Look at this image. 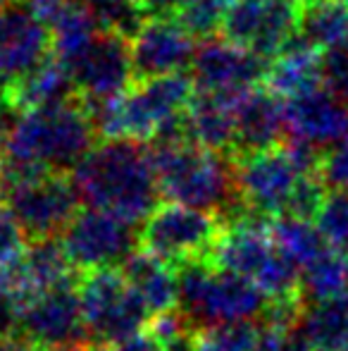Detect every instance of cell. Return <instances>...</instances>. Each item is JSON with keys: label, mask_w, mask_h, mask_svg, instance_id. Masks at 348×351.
Instances as JSON below:
<instances>
[{"label": "cell", "mask_w": 348, "mask_h": 351, "mask_svg": "<svg viewBox=\"0 0 348 351\" xmlns=\"http://www.w3.org/2000/svg\"><path fill=\"white\" fill-rule=\"evenodd\" d=\"M98 132L81 98L51 108L24 110L0 153V189L41 175H67L96 146Z\"/></svg>", "instance_id": "obj_1"}, {"label": "cell", "mask_w": 348, "mask_h": 351, "mask_svg": "<svg viewBox=\"0 0 348 351\" xmlns=\"http://www.w3.org/2000/svg\"><path fill=\"white\" fill-rule=\"evenodd\" d=\"M70 177L84 208L110 213L129 225L146 222L160 206L158 177L144 143L98 141Z\"/></svg>", "instance_id": "obj_2"}, {"label": "cell", "mask_w": 348, "mask_h": 351, "mask_svg": "<svg viewBox=\"0 0 348 351\" xmlns=\"http://www.w3.org/2000/svg\"><path fill=\"white\" fill-rule=\"evenodd\" d=\"M148 151L160 196H165L168 204L217 215L224 225L248 213L237 194L232 156L200 148L186 136L158 141Z\"/></svg>", "instance_id": "obj_3"}, {"label": "cell", "mask_w": 348, "mask_h": 351, "mask_svg": "<svg viewBox=\"0 0 348 351\" xmlns=\"http://www.w3.org/2000/svg\"><path fill=\"white\" fill-rule=\"evenodd\" d=\"M193 98L191 77L174 74L136 82L120 98L88 110L103 141L158 143L184 136V117Z\"/></svg>", "instance_id": "obj_4"}, {"label": "cell", "mask_w": 348, "mask_h": 351, "mask_svg": "<svg viewBox=\"0 0 348 351\" xmlns=\"http://www.w3.org/2000/svg\"><path fill=\"white\" fill-rule=\"evenodd\" d=\"M179 280V304L176 308L186 315L198 332L227 323L260 320L267 296L260 287L239 275L217 270L210 261H193L176 268Z\"/></svg>", "instance_id": "obj_5"}, {"label": "cell", "mask_w": 348, "mask_h": 351, "mask_svg": "<svg viewBox=\"0 0 348 351\" xmlns=\"http://www.w3.org/2000/svg\"><path fill=\"white\" fill-rule=\"evenodd\" d=\"M79 299L86 339L96 351L144 332V328H148L153 318L120 268L93 270L81 275Z\"/></svg>", "instance_id": "obj_6"}, {"label": "cell", "mask_w": 348, "mask_h": 351, "mask_svg": "<svg viewBox=\"0 0 348 351\" xmlns=\"http://www.w3.org/2000/svg\"><path fill=\"white\" fill-rule=\"evenodd\" d=\"M232 160L237 172L239 201L248 213L260 215L265 220H277L286 215L298 182L306 175H317V172H308L306 162L301 160L291 141H284L260 153H251V156L232 158Z\"/></svg>", "instance_id": "obj_7"}, {"label": "cell", "mask_w": 348, "mask_h": 351, "mask_svg": "<svg viewBox=\"0 0 348 351\" xmlns=\"http://www.w3.org/2000/svg\"><path fill=\"white\" fill-rule=\"evenodd\" d=\"M224 222L210 213L179 204H160L139 230V249L181 268L193 261H210Z\"/></svg>", "instance_id": "obj_8"}, {"label": "cell", "mask_w": 348, "mask_h": 351, "mask_svg": "<svg viewBox=\"0 0 348 351\" xmlns=\"http://www.w3.org/2000/svg\"><path fill=\"white\" fill-rule=\"evenodd\" d=\"M298 0H229L222 38L272 62L301 36Z\"/></svg>", "instance_id": "obj_9"}, {"label": "cell", "mask_w": 348, "mask_h": 351, "mask_svg": "<svg viewBox=\"0 0 348 351\" xmlns=\"http://www.w3.org/2000/svg\"><path fill=\"white\" fill-rule=\"evenodd\" d=\"M60 244L79 275L124 265L139 251L136 225L110 213L81 208L60 237Z\"/></svg>", "instance_id": "obj_10"}, {"label": "cell", "mask_w": 348, "mask_h": 351, "mask_svg": "<svg viewBox=\"0 0 348 351\" xmlns=\"http://www.w3.org/2000/svg\"><path fill=\"white\" fill-rule=\"evenodd\" d=\"M62 62L75 82L77 96L88 108L115 101L136 84L129 38L117 34L98 32L79 53Z\"/></svg>", "instance_id": "obj_11"}, {"label": "cell", "mask_w": 348, "mask_h": 351, "mask_svg": "<svg viewBox=\"0 0 348 351\" xmlns=\"http://www.w3.org/2000/svg\"><path fill=\"white\" fill-rule=\"evenodd\" d=\"M5 204L29 241L60 239L81 210L72 177L55 172L14 184L5 191Z\"/></svg>", "instance_id": "obj_12"}, {"label": "cell", "mask_w": 348, "mask_h": 351, "mask_svg": "<svg viewBox=\"0 0 348 351\" xmlns=\"http://www.w3.org/2000/svg\"><path fill=\"white\" fill-rule=\"evenodd\" d=\"M53 58V38L27 0L0 5V93L12 96Z\"/></svg>", "instance_id": "obj_13"}, {"label": "cell", "mask_w": 348, "mask_h": 351, "mask_svg": "<svg viewBox=\"0 0 348 351\" xmlns=\"http://www.w3.org/2000/svg\"><path fill=\"white\" fill-rule=\"evenodd\" d=\"M269 62L256 53L222 36L208 38L198 46L191 65V82L198 93L239 98L265 82Z\"/></svg>", "instance_id": "obj_14"}, {"label": "cell", "mask_w": 348, "mask_h": 351, "mask_svg": "<svg viewBox=\"0 0 348 351\" xmlns=\"http://www.w3.org/2000/svg\"><path fill=\"white\" fill-rule=\"evenodd\" d=\"M17 332L27 335L29 339H34L48 351L67 347V344L88 342L84 313H81L79 282L72 280L19 306Z\"/></svg>", "instance_id": "obj_15"}, {"label": "cell", "mask_w": 348, "mask_h": 351, "mask_svg": "<svg viewBox=\"0 0 348 351\" xmlns=\"http://www.w3.org/2000/svg\"><path fill=\"white\" fill-rule=\"evenodd\" d=\"M136 82L174 77L191 70L196 58V38L174 14L148 17L129 38Z\"/></svg>", "instance_id": "obj_16"}, {"label": "cell", "mask_w": 348, "mask_h": 351, "mask_svg": "<svg viewBox=\"0 0 348 351\" xmlns=\"http://www.w3.org/2000/svg\"><path fill=\"white\" fill-rule=\"evenodd\" d=\"M286 141L330 151L348 136V101L327 88H315L284 103Z\"/></svg>", "instance_id": "obj_17"}, {"label": "cell", "mask_w": 348, "mask_h": 351, "mask_svg": "<svg viewBox=\"0 0 348 351\" xmlns=\"http://www.w3.org/2000/svg\"><path fill=\"white\" fill-rule=\"evenodd\" d=\"M286 141L284 101L269 88L256 86L234 101L232 158L251 156Z\"/></svg>", "instance_id": "obj_18"}, {"label": "cell", "mask_w": 348, "mask_h": 351, "mask_svg": "<svg viewBox=\"0 0 348 351\" xmlns=\"http://www.w3.org/2000/svg\"><path fill=\"white\" fill-rule=\"evenodd\" d=\"M53 38V56L67 60L96 36L98 29L86 0H27Z\"/></svg>", "instance_id": "obj_19"}, {"label": "cell", "mask_w": 348, "mask_h": 351, "mask_svg": "<svg viewBox=\"0 0 348 351\" xmlns=\"http://www.w3.org/2000/svg\"><path fill=\"white\" fill-rule=\"evenodd\" d=\"M234 101L237 98L198 93L184 117V136L215 153L232 156L234 148Z\"/></svg>", "instance_id": "obj_20"}, {"label": "cell", "mask_w": 348, "mask_h": 351, "mask_svg": "<svg viewBox=\"0 0 348 351\" xmlns=\"http://www.w3.org/2000/svg\"><path fill=\"white\" fill-rule=\"evenodd\" d=\"M322 86V51L296 38L279 58L269 62L265 88L284 103Z\"/></svg>", "instance_id": "obj_21"}, {"label": "cell", "mask_w": 348, "mask_h": 351, "mask_svg": "<svg viewBox=\"0 0 348 351\" xmlns=\"http://www.w3.org/2000/svg\"><path fill=\"white\" fill-rule=\"evenodd\" d=\"M120 270L153 318L176 308V304H179V280H176L174 265L139 249Z\"/></svg>", "instance_id": "obj_22"}, {"label": "cell", "mask_w": 348, "mask_h": 351, "mask_svg": "<svg viewBox=\"0 0 348 351\" xmlns=\"http://www.w3.org/2000/svg\"><path fill=\"white\" fill-rule=\"evenodd\" d=\"M14 103L19 110H34V108H51L60 106V103L75 101L77 88L72 82L70 72H67L65 62L60 58L53 56L48 62H43L17 91L12 93Z\"/></svg>", "instance_id": "obj_23"}, {"label": "cell", "mask_w": 348, "mask_h": 351, "mask_svg": "<svg viewBox=\"0 0 348 351\" xmlns=\"http://www.w3.org/2000/svg\"><path fill=\"white\" fill-rule=\"evenodd\" d=\"M298 38L317 51L348 48V5L344 0H327L306 8Z\"/></svg>", "instance_id": "obj_24"}, {"label": "cell", "mask_w": 348, "mask_h": 351, "mask_svg": "<svg viewBox=\"0 0 348 351\" xmlns=\"http://www.w3.org/2000/svg\"><path fill=\"white\" fill-rule=\"evenodd\" d=\"M298 330L312 349L348 347V299L344 296L308 306Z\"/></svg>", "instance_id": "obj_25"}, {"label": "cell", "mask_w": 348, "mask_h": 351, "mask_svg": "<svg viewBox=\"0 0 348 351\" xmlns=\"http://www.w3.org/2000/svg\"><path fill=\"white\" fill-rule=\"evenodd\" d=\"M301 289L308 306L344 299L348 291V258L332 249L325 251L320 258L303 268Z\"/></svg>", "instance_id": "obj_26"}, {"label": "cell", "mask_w": 348, "mask_h": 351, "mask_svg": "<svg viewBox=\"0 0 348 351\" xmlns=\"http://www.w3.org/2000/svg\"><path fill=\"white\" fill-rule=\"evenodd\" d=\"M272 241L301 270L320 258L325 251H330V246L325 244V239L312 222L296 220V217L289 215L272 220Z\"/></svg>", "instance_id": "obj_27"}, {"label": "cell", "mask_w": 348, "mask_h": 351, "mask_svg": "<svg viewBox=\"0 0 348 351\" xmlns=\"http://www.w3.org/2000/svg\"><path fill=\"white\" fill-rule=\"evenodd\" d=\"M98 29L131 38L148 19V10L139 0H86Z\"/></svg>", "instance_id": "obj_28"}, {"label": "cell", "mask_w": 348, "mask_h": 351, "mask_svg": "<svg viewBox=\"0 0 348 351\" xmlns=\"http://www.w3.org/2000/svg\"><path fill=\"white\" fill-rule=\"evenodd\" d=\"M315 227L332 251L348 258V191L332 189L315 217Z\"/></svg>", "instance_id": "obj_29"}, {"label": "cell", "mask_w": 348, "mask_h": 351, "mask_svg": "<svg viewBox=\"0 0 348 351\" xmlns=\"http://www.w3.org/2000/svg\"><path fill=\"white\" fill-rule=\"evenodd\" d=\"M229 0H186L174 17L189 29L193 38H215V34L222 32L224 14H227Z\"/></svg>", "instance_id": "obj_30"}, {"label": "cell", "mask_w": 348, "mask_h": 351, "mask_svg": "<svg viewBox=\"0 0 348 351\" xmlns=\"http://www.w3.org/2000/svg\"><path fill=\"white\" fill-rule=\"evenodd\" d=\"M258 342H260V325L256 320H243L200 332L198 351H256Z\"/></svg>", "instance_id": "obj_31"}, {"label": "cell", "mask_w": 348, "mask_h": 351, "mask_svg": "<svg viewBox=\"0 0 348 351\" xmlns=\"http://www.w3.org/2000/svg\"><path fill=\"white\" fill-rule=\"evenodd\" d=\"M327 194H330V191H327V184L320 175H306L301 182H298L296 191H293L286 215L296 217V220L315 222V217H317V213H320L322 204H325Z\"/></svg>", "instance_id": "obj_32"}, {"label": "cell", "mask_w": 348, "mask_h": 351, "mask_svg": "<svg viewBox=\"0 0 348 351\" xmlns=\"http://www.w3.org/2000/svg\"><path fill=\"white\" fill-rule=\"evenodd\" d=\"M322 88L348 101V48L322 51Z\"/></svg>", "instance_id": "obj_33"}, {"label": "cell", "mask_w": 348, "mask_h": 351, "mask_svg": "<svg viewBox=\"0 0 348 351\" xmlns=\"http://www.w3.org/2000/svg\"><path fill=\"white\" fill-rule=\"evenodd\" d=\"M29 246L24 230L19 227L17 217L8 208L0 210V268H5L12 261L22 258Z\"/></svg>", "instance_id": "obj_34"}, {"label": "cell", "mask_w": 348, "mask_h": 351, "mask_svg": "<svg viewBox=\"0 0 348 351\" xmlns=\"http://www.w3.org/2000/svg\"><path fill=\"white\" fill-rule=\"evenodd\" d=\"M320 177L332 189L348 191V136L341 139L336 146H332L330 151L322 153Z\"/></svg>", "instance_id": "obj_35"}, {"label": "cell", "mask_w": 348, "mask_h": 351, "mask_svg": "<svg viewBox=\"0 0 348 351\" xmlns=\"http://www.w3.org/2000/svg\"><path fill=\"white\" fill-rule=\"evenodd\" d=\"M19 117H22V110H19V106L14 103V98L10 96V93H0V153L8 146Z\"/></svg>", "instance_id": "obj_36"}, {"label": "cell", "mask_w": 348, "mask_h": 351, "mask_svg": "<svg viewBox=\"0 0 348 351\" xmlns=\"http://www.w3.org/2000/svg\"><path fill=\"white\" fill-rule=\"evenodd\" d=\"M103 351H163V347H160V342L148 330H144V332L134 335V337L124 339V342H120V344H112V347H107Z\"/></svg>", "instance_id": "obj_37"}, {"label": "cell", "mask_w": 348, "mask_h": 351, "mask_svg": "<svg viewBox=\"0 0 348 351\" xmlns=\"http://www.w3.org/2000/svg\"><path fill=\"white\" fill-rule=\"evenodd\" d=\"M14 330H17V306L5 294H0V339Z\"/></svg>", "instance_id": "obj_38"}, {"label": "cell", "mask_w": 348, "mask_h": 351, "mask_svg": "<svg viewBox=\"0 0 348 351\" xmlns=\"http://www.w3.org/2000/svg\"><path fill=\"white\" fill-rule=\"evenodd\" d=\"M0 351H48V349H43L41 344H36L34 339H29L27 335L14 330L8 337L0 339Z\"/></svg>", "instance_id": "obj_39"}, {"label": "cell", "mask_w": 348, "mask_h": 351, "mask_svg": "<svg viewBox=\"0 0 348 351\" xmlns=\"http://www.w3.org/2000/svg\"><path fill=\"white\" fill-rule=\"evenodd\" d=\"M186 0H150L148 12L150 14H174Z\"/></svg>", "instance_id": "obj_40"}, {"label": "cell", "mask_w": 348, "mask_h": 351, "mask_svg": "<svg viewBox=\"0 0 348 351\" xmlns=\"http://www.w3.org/2000/svg\"><path fill=\"white\" fill-rule=\"evenodd\" d=\"M53 351H96L88 342H77V344H67V347L53 349Z\"/></svg>", "instance_id": "obj_41"}, {"label": "cell", "mask_w": 348, "mask_h": 351, "mask_svg": "<svg viewBox=\"0 0 348 351\" xmlns=\"http://www.w3.org/2000/svg\"><path fill=\"white\" fill-rule=\"evenodd\" d=\"M298 3H301V5H303V10H306V8H312V5L327 3V0H298Z\"/></svg>", "instance_id": "obj_42"}, {"label": "cell", "mask_w": 348, "mask_h": 351, "mask_svg": "<svg viewBox=\"0 0 348 351\" xmlns=\"http://www.w3.org/2000/svg\"><path fill=\"white\" fill-rule=\"evenodd\" d=\"M312 351H348V347H336V349H312Z\"/></svg>", "instance_id": "obj_43"}, {"label": "cell", "mask_w": 348, "mask_h": 351, "mask_svg": "<svg viewBox=\"0 0 348 351\" xmlns=\"http://www.w3.org/2000/svg\"><path fill=\"white\" fill-rule=\"evenodd\" d=\"M3 201H5V194H3V189H0V204H3ZM0 210H3V208H0Z\"/></svg>", "instance_id": "obj_44"}, {"label": "cell", "mask_w": 348, "mask_h": 351, "mask_svg": "<svg viewBox=\"0 0 348 351\" xmlns=\"http://www.w3.org/2000/svg\"><path fill=\"white\" fill-rule=\"evenodd\" d=\"M139 3H144V5H148V0H139Z\"/></svg>", "instance_id": "obj_45"}]
</instances>
